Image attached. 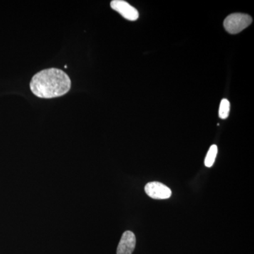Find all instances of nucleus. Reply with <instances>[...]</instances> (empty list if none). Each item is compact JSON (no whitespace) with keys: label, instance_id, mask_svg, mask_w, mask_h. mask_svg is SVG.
Instances as JSON below:
<instances>
[{"label":"nucleus","instance_id":"nucleus-5","mask_svg":"<svg viewBox=\"0 0 254 254\" xmlns=\"http://www.w3.org/2000/svg\"><path fill=\"white\" fill-rule=\"evenodd\" d=\"M136 242V237L133 232H125L119 243L117 254H131L134 251Z\"/></svg>","mask_w":254,"mask_h":254},{"label":"nucleus","instance_id":"nucleus-6","mask_svg":"<svg viewBox=\"0 0 254 254\" xmlns=\"http://www.w3.org/2000/svg\"><path fill=\"white\" fill-rule=\"evenodd\" d=\"M217 154H218V146L216 145H212L209 148L208 153L205 158L204 164L207 168H211L213 166Z\"/></svg>","mask_w":254,"mask_h":254},{"label":"nucleus","instance_id":"nucleus-3","mask_svg":"<svg viewBox=\"0 0 254 254\" xmlns=\"http://www.w3.org/2000/svg\"><path fill=\"white\" fill-rule=\"evenodd\" d=\"M147 195L153 199H168L172 195V190L166 185L158 182H149L145 187Z\"/></svg>","mask_w":254,"mask_h":254},{"label":"nucleus","instance_id":"nucleus-7","mask_svg":"<svg viewBox=\"0 0 254 254\" xmlns=\"http://www.w3.org/2000/svg\"><path fill=\"white\" fill-rule=\"evenodd\" d=\"M230 103L228 100L222 99L220 105V109H219V117L222 120H225L228 118L230 114Z\"/></svg>","mask_w":254,"mask_h":254},{"label":"nucleus","instance_id":"nucleus-2","mask_svg":"<svg viewBox=\"0 0 254 254\" xmlns=\"http://www.w3.org/2000/svg\"><path fill=\"white\" fill-rule=\"evenodd\" d=\"M252 23L250 15L235 13L229 15L224 21V27L230 34H237L245 30Z\"/></svg>","mask_w":254,"mask_h":254},{"label":"nucleus","instance_id":"nucleus-1","mask_svg":"<svg viewBox=\"0 0 254 254\" xmlns=\"http://www.w3.org/2000/svg\"><path fill=\"white\" fill-rule=\"evenodd\" d=\"M71 85L69 76L64 71L51 68L35 74L30 83V88L38 98L50 99L67 93Z\"/></svg>","mask_w":254,"mask_h":254},{"label":"nucleus","instance_id":"nucleus-4","mask_svg":"<svg viewBox=\"0 0 254 254\" xmlns=\"http://www.w3.org/2000/svg\"><path fill=\"white\" fill-rule=\"evenodd\" d=\"M110 6L112 9L118 11L128 21H136L139 17V14L136 8L123 0H113L110 3Z\"/></svg>","mask_w":254,"mask_h":254}]
</instances>
